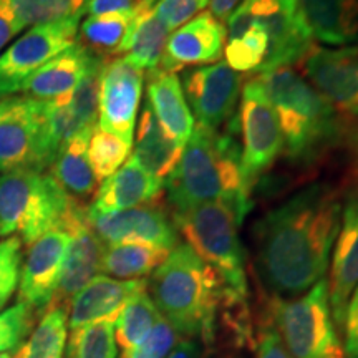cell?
Returning <instances> with one entry per match:
<instances>
[{"instance_id": "cell-23", "label": "cell", "mask_w": 358, "mask_h": 358, "mask_svg": "<svg viewBox=\"0 0 358 358\" xmlns=\"http://www.w3.org/2000/svg\"><path fill=\"white\" fill-rule=\"evenodd\" d=\"M313 40L332 47L358 45V0H297Z\"/></svg>"}, {"instance_id": "cell-47", "label": "cell", "mask_w": 358, "mask_h": 358, "mask_svg": "<svg viewBox=\"0 0 358 358\" xmlns=\"http://www.w3.org/2000/svg\"><path fill=\"white\" fill-rule=\"evenodd\" d=\"M350 143H352V150L353 153H355V156L358 158V128L353 131L352 138H350Z\"/></svg>"}, {"instance_id": "cell-28", "label": "cell", "mask_w": 358, "mask_h": 358, "mask_svg": "<svg viewBox=\"0 0 358 358\" xmlns=\"http://www.w3.org/2000/svg\"><path fill=\"white\" fill-rule=\"evenodd\" d=\"M92 134H80L62 148L52 164V176L73 199H88L98 187V179L88 161Z\"/></svg>"}, {"instance_id": "cell-36", "label": "cell", "mask_w": 358, "mask_h": 358, "mask_svg": "<svg viewBox=\"0 0 358 358\" xmlns=\"http://www.w3.org/2000/svg\"><path fill=\"white\" fill-rule=\"evenodd\" d=\"M115 320H101L71 330L69 358H118Z\"/></svg>"}, {"instance_id": "cell-35", "label": "cell", "mask_w": 358, "mask_h": 358, "mask_svg": "<svg viewBox=\"0 0 358 358\" xmlns=\"http://www.w3.org/2000/svg\"><path fill=\"white\" fill-rule=\"evenodd\" d=\"M131 146L123 138L105 131L100 127L93 129L88 141V161L98 182L108 179L123 166L131 153Z\"/></svg>"}, {"instance_id": "cell-11", "label": "cell", "mask_w": 358, "mask_h": 358, "mask_svg": "<svg viewBox=\"0 0 358 358\" xmlns=\"http://www.w3.org/2000/svg\"><path fill=\"white\" fill-rule=\"evenodd\" d=\"M239 7L267 34L268 53L261 73L290 66L313 48L312 32L297 0H244Z\"/></svg>"}, {"instance_id": "cell-24", "label": "cell", "mask_w": 358, "mask_h": 358, "mask_svg": "<svg viewBox=\"0 0 358 358\" xmlns=\"http://www.w3.org/2000/svg\"><path fill=\"white\" fill-rule=\"evenodd\" d=\"M92 53L80 42L71 45L27 78L20 92L38 101H52L71 95L87 70Z\"/></svg>"}, {"instance_id": "cell-2", "label": "cell", "mask_w": 358, "mask_h": 358, "mask_svg": "<svg viewBox=\"0 0 358 358\" xmlns=\"http://www.w3.org/2000/svg\"><path fill=\"white\" fill-rule=\"evenodd\" d=\"M164 187L174 213L208 203H226L243 224L252 209V191L245 185L241 146L231 134L201 124L187 140Z\"/></svg>"}, {"instance_id": "cell-20", "label": "cell", "mask_w": 358, "mask_h": 358, "mask_svg": "<svg viewBox=\"0 0 358 358\" xmlns=\"http://www.w3.org/2000/svg\"><path fill=\"white\" fill-rule=\"evenodd\" d=\"M148 280H122L110 275H96L71 299L69 306V327H80L101 320H116L122 308L136 294L146 290Z\"/></svg>"}, {"instance_id": "cell-6", "label": "cell", "mask_w": 358, "mask_h": 358, "mask_svg": "<svg viewBox=\"0 0 358 358\" xmlns=\"http://www.w3.org/2000/svg\"><path fill=\"white\" fill-rule=\"evenodd\" d=\"M174 226L185 244L221 275L232 294L249 295L245 256L239 239V219L226 203H208L174 213Z\"/></svg>"}, {"instance_id": "cell-44", "label": "cell", "mask_w": 358, "mask_h": 358, "mask_svg": "<svg viewBox=\"0 0 358 358\" xmlns=\"http://www.w3.org/2000/svg\"><path fill=\"white\" fill-rule=\"evenodd\" d=\"M22 27L7 0H0V50L8 43V40L22 32Z\"/></svg>"}, {"instance_id": "cell-37", "label": "cell", "mask_w": 358, "mask_h": 358, "mask_svg": "<svg viewBox=\"0 0 358 358\" xmlns=\"http://www.w3.org/2000/svg\"><path fill=\"white\" fill-rule=\"evenodd\" d=\"M35 313L22 302L0 312V353L19 350L32 334Z\"/></svg>"}, {"instance_id": "cell-21", "label": "cell", "mask_w": 358, "mask_h": 358, "mask_svg": "<svg viewBox=\"0 0 358 358\" xmlns=\"http://www.w3.org/2000/svg\"><path fill=\"white\" fill-rule=\"evenodd\" d=\"M163 187V182L146 173L131 156L118 171L101 182L88 209L106 214L151 204L158 201Z\"/></svg>"}, {"instance_id": "cell-32", "label": "cell", "mask_w": 358, "mask_h": 358, "mask_svg": "<svg viewBox=\"0 0 358 358\" xmlns=\"http://www.w3.org/2000/svg\"><path fill=\"white\" fill-rule=\"evenodd\" d=\"M159 312L148 290L136 294L122 308L115 320V340L122 352L136 347L151 332L159 319Z\"/></svg>"}, {"instance_id": "cell-9", "label": "cell", "mask_w": 358, "mask_h": 358, "mask_svg": "<svg viewBox=\"0 0 358 358\" xmlns=\"http://www.w3.org/2000/svg\"><path fill=\"white\" fill-rule=\"evenodd\" d=\"M241 158L245 185L252 191L257 178L274 166L284 153V138L271 101L257 78L249 80L241 92Z\"/></svg>"}, {"instance_id": "cell-3", "label": "cell", "mask_w": 358, "mask_h": 358, "mask_svg": "<svg viewBox=\"0 0 358 358\" xmlns=\"http://www.w3.org/2000/svg\"><path fill=\"white\" fill-rule=\"evenodd\" d=\"M224 289L221 275L185 243L169 252L146 285L159 315L179 337L198 340L204 348L216 342Z\"/></svg>"}, {"instance_id": "cell-15", "label": "cell", "mask_w": 358, "mask_h": 358, "mask_svg": "<svg viewBox=\"0 0 358 358\" xmlns=\"http://www.w3.org/2000/svg\"><path fill=\"white\" fill-rule=\"evenodd\" d=\"M60 229L70 236V244L66 249L60 280L48 307L69 308L71 299L101 272L105 244L90 227L87 209H83L80 203H75Z\"/></svg>"}, {"instance_id": "cell-4", "label": "cell", "mask_w": 358, "mask_h": 358, "mask_svg": "<svg viewBox=\"0 0 358 358\" xmlns=\"http://www.w3.org/2000/svg\"><path fill=\"white\" fill-rule=\"evenodd\" d=\"M279 120L284 155L294 163H312L342 133L338 111L313 85L290 66L264 71L257 78Z\"/></svg>"}, {"instance_id": "cell-17", "label": "cell", "mask_w": 358, "mask_h": 358, "mask_svg": "<svg viewBox=\"0 0 358 358\" xmlns=\"http://www.w3.org/2000/svg\"><path fill=\"white\" fill-rule=\"evenodd\" d=\"M302 60L307 80L334 108L358 118V45L312 48Z\"/></svg>"}, {"instance_id": "cell-22", "label": "cell", "mask_w": 358, "mask_h": 358, "mask_svg": "<svg viewBox=\"0 0 358 358\" xmlns=\"http://www.w3.org/2000/svg\"><path fill=\"white\" fill-rule=\"evenodd\" d=\"M146 90V101L150 103L161 128L181 145H186L194 131L196 123L178 73L161 66L151 70L148 75Z\"/></svg>"}, {"instance_id": "cell-42", "label": "cell", "mask_w": 358, "mask_h": 358, "mask_svg": "<svg viewBox=\"0 0 358 358\" xmlns=\"http://www.w3.org/2000/svg\"><path fill=\"white\" fill-rule=\"evenodd\" d=\"M256 358H292L282 343L277 330L271 324L264 325L262 332L259 334Z\"/></svg>"}, {"instance_id": "cell-48", "label": "cell", "mask_w": 358, "mask_h": 358, "mask_svg": "<svg viewBox=\"0 0 358 358\" xmlns=\"http://www.w3.org/2000/svg\"><path fill=\"white\" fill-rule=\"evenodd\" d=\"M0 358H12V353H0Z\"/></svg>"}, {"instance_id": "cell-29", "label": "cell", "mask_w": 358, "mask_h": 358, "mask_svg": "<svg viewBox=\"0 0 358 358\" xmlns=\"http://www.w3.org/2000/svg\"><path fill=\"white\" fill-rule=\"evenodd\" d=\"M171 250L148 244L105 245L101 272L113 279L134 280L146 277L166 261Z\"/></svg>"}, {"instance_id": "cell-12", "label": "cell", "mask_w": 358, "mask_h": 358, "mask_svg": "<svg viewBox=\"0 0 358 358\" xmlns=\"http://www.w3.org/2000/svg\"><path fill=\"white\" fill-rule=\"evenodd\" d=\"M87 219L105 245L148 244L173 250L179 244L174 221L153 203L106 214L87 209Z\"/></svg>"}, {"instance_id": "cell-39", "label": "cell", "mask_w": 358, "mask_h": 358, "mask_svg": "<svg viewBox=\"0 0 358 358\" xmlns=\"http://www.w3.org/2000/svg\"><path fill=\"white\" fill-rule=\"evenodd\" d=\"M181 340L169 322L159 317L151 332L136 347L122 352L118 358H168L169 353Z\"/></svg>"}, {"instance_id": "cell-16", "label": "cell", "mask_w": 358, "mask_h": 358, "mask_svg": "<svg viewBox=\"0 0 358 358\" xmlns=\"http://www.w3.org/2000/svg\"><path fill=\"white\" fill-rule=\"evenodd\" d=\"M70 236L64 229H52L29 245L20 268L19 302L35 315L43 313L55 294L64 268Z\"/></svg>"}, {"instance_id": "cell-18", "label": "cell", "mask_w": 358, "mask_h": 358, "mask_svg": "<svg viewBox=\"0 0 358 358\" xmlns=\"http://www.w3.org/2000/svg\"><path fill=\"white\" fill-rule=\"evenodd\" d=\"M327 284L334 322L342 327L348 301L358 285V186L347 192L342 203V219L332 249Z\"/></svg>"}, {"instance_id": "cell-25", "label": "cell", "mask_w": 358, "mask_h": 358, "mask_svg": "<svg viewBox=\"0 0 358 358\" xmlns=\"http://www.w3.org/2000/svg\"><path fill=\"white\" fill-rule=\"evenodd\" d=\"M133 141V158L136 159V163L164 185L169 174L178 166L185 145L174 140L161 128L148 101L141 110Z\"/></svg>"}, {"instance_id": "cell-5", "label": "cell", "mask_w": 358, "mask_h": 358, "mask_svg": "<svg viewBox=\"0 0 358 358\" xmlns=\"http://www.w3.org/2000/svg\"><path fill=\"white\" fill-rule=\"evenodd\" d=\"M75 203L50 173H0V236L19 234L30 245L60 229Z\"/></svg>"}, {"instance_id": "cell-38", "label": "cell", "mask_w": 358, "mask_h": 358, "mask_svg": "<svg viewBox=\"0 0 358 358\" xmlns=\"http://www.w3.org/2000/svg\"><path fill=\"white\" fill-rule=\"evenodd\" d=\"M22 268V241L19 236L0 241V310L10 302L19 287Z\"/></svg>"}, {"instance_id": "cell-34", "label": "cell", "mask_w": 358, "mask_h": 358, "mask_svg": "<svg viewBox=\"0 0 358 358\" xmlns=\"http://www.w3.org/2000/svg\"><path fill=\"white\" fill-rule=\"evenodd\" d=\"M103 65H105V62H101L100 57L92 53L82 80L69 96L71 111L88 131H93L98 122Z\"/></svg>"}, {"instance_id": "cell-13", "label": "cell", "mask_w": 358, "mask_h": 358, "mask_svg": "<svg viewBox=\"0 0 358 358\" xmlns=\"http://www.w3.org/2000/svg\"><path fill=\"white\" fill-rule=\"evenodd\" d=\"M181 85L194 120H198L201 127L213 129H219L234 115L243 92L241 75L226 62L186 71Z\"/></svg>"}, {"instance_id": "cell-7", "label": "cell", "mask_w": 358, "mask_h": 358, "mask_svg": "<svg viewBox=\"0 0 358 358\" xmlns=\"http://www.w3.org/2000/svg\"><path fill=\"white\" fill-rule=\"evenodd\" d=\"M267 313L292 358H347L330 310L325 277L295 299L268 297Z\"/></svg>"}, {"instance_id": "cell-1", "label": "cell", "mask_w": 358, "mask_h": 358, "mask_svg": "<svg viewBox=\"0 0 358 358\" xmlns=\"http://www.w3.org/2000/svg\"><path fill=\"white\" fill-rule=\"evenodd\" d=\"M342 203L334 185L312 182L259 219L254 252L268 297L295 299L324 279L338 236Z\"/></svg>"}, {"instance_id": "cell-14", "label": "cell", "mask_w": 358, "mask_h": 358, "mask_svg": "<svg viewBox=\"0 0 358 358\" xmlns=\"http://www.w3.org/2000/svg\"><path fill=\"white\" fill-rule=\"evenodd\" d=\"M145 73L118 57L103 65L98 127L133 145Z\"/></svg>"}, {"instance_id": "cell-19", "label": "cell", "mask_w": 358, "mask_h": 358, "mask_svg": "<svg viewBox=\"0 0 358 358\" xmlns=\"http://www.w3.org/2000/svg\"><path fill=\"white\" fill-rule=\"evenodd\" d=\"M226 45V29L211 12H201L194 19L169 35L161 69L178 73L191 65L216 64Z\"/></svg>"}, {"instance_id": "cell-33", "label": "cell", "mask_w": 358, "mask_h": 358, "mask_svg": "<svg viewBox=\"0 0 358 358\" xmlns=\"http://www.w3.org/2000/svg\"><path fill=\"white\" fill-rule=\"evenodd\" d=\"M22 29L82 19L88 0H7Z\"/></svg>"}, {"instance_id": "cell-41", "label": "cell", "mask_w": 358, "mask_h": 358, "mask_svg": "<svg viewBox=\"0 0 358 358\" xmlns=\"http://www.w3.org/2000/svg\"><path fill=\"white\" fill-rule=\"evenodd\" d=\"M343 350L347 358H358V285L348 301L343 320Z\"/></svg>"}, {"instance_id": "cell-45", "label": "cell", "mask_w": 358, "mask_h": 358, "mask_svg": "<svg viewBox=\"0 0 358 358\" xmlns=\"http://www.w3.org/2000/svg\"><path fill=\"white\" fill-rule=\"evenodd\" d=\"M168 358H206V348L198 340L181 338Z\"/></svg>"}, {"instance_id": "cell-10", "label": "cell", "mask_w": 358, "mask_h": 358, "mask_svg": "<svg viewBox=\"0 0 358 358\" xmlns=\"http://www.w3.org/2000/svg\"><path fill=\"white\" fill-rule=\"evenodd\" d=\"M82 19L35 25L0 55V98L20 92L27 78L78 42Z\"/></svg>"}, {"instance_id": "cell-27", "label": "cell", "mask_w": 358, "mask_h": 358, "mask_svg": "<svg viewBox=\"0 0 358 358\" xmlns=\"http://www.w3.org/2000/svg\"><path fill=\"white\" fill-rule=\"evenodd\" d=\"M226 40L224 55L232 70L237 73H261L268 53L267 34L241 7L227 19Z\"/></svg>"}, {"instance_id": "cell-43", "label": "cell", "mask_w": 358, "mask_h": 358, "mask_svg": "<svg viewBox=\"0 0 358 358\" xmlns=\"http://www.w3.org/2000/svg\"><path fill=\"white\" fill-rule=\"evenodd\" d=\"M141 0H88L85 13L90 17L110 15V13H128L140 7Z\"/></svg>"}, {"instance_id": "cell-31", "label": "cell", "mask_w": 358, "mask_h": 358, "mask_svg": "<svg viewBox=\"0 0 358 358\" xmlns=\"http://www.w3.org/2000/svg\"><path fill=\"white\" fill-rule=\"evenodd\" d=\"M141 6V3H140ZM138 10L128 13H110V15L88 17L80 27V37L82 45L90 52L103 53V55H113L122 52L123 43L127 42L133 22L136 19Z\"/></svg>"}, {"instance_id": "cell-26", "label": "cell", "mask_w": 358, "mask_h": 358, "mask_svg": "<svg viewBox=\"0 0 358 358\" xmlns=\"http://www.w3.org/2000/svg\"><path fill=\"white\" fill-rule=\"evenodd\" d=\"M158 0H141L140 10L133 22L122 52L129 64L140 70H155L161 65L166 43L171 35L169 27L156 13Z\"/></svg>"}, {"instance_id": "cell-46", "label": "cell", "mask_w": 358, "mask_h": 358, "mask_svg": "<svg viewBox=\"0 0 358 358\" xmlns=\"http://www.w3.org/2000/svg\"><path fill=\"white\" fill-rule=\"evenodd\" d=\"M243 2L244 0H211L209 6H211L213 15L222 24V22H227V19Z\"/></svg>"}, {"instance_id": "cell-40", "label": "cell", "mask_w": 358, "mask_h": 358, "mask_svg": "<svg viewBox=\"0 0 358 358\" xmlns=\"http://www.w3.org/2000/svg\"><path fill=\"white\" fill-rule=\"evenodd\" d=\"M209 2L211 0H158L155 8L159 19L173 32V30L194 19L196 15H199Z\"/></svg>"}, {"instance_id": "cell-30", "label": "cell", "mask_w": 358, "mask_h": 358, "mask_svg": "<svg viewBox=\"0 0 358 358\" xmlns=\"http://www.w3.org/2000/svg\"><path fill=\"white\" fill-rule=\"evenodd\" d=\"M69 334V308L48 307L13 358H64Z\"/></svg>"}, {"instance_id": "cell-8", "label": "cell", "mask_w": 358, "mask_h": 358, "mask_svg": "<svg viewBox=\"0 0 358 358\" xmlns=\"http://www.w3.org/2000/svg\"><path fill=\"white\" fill-rule=\"evenodd\" d=\"M55 161L43 103L29 96L0 100V173L38 171Z\"/></svg>"}]
</instances>
